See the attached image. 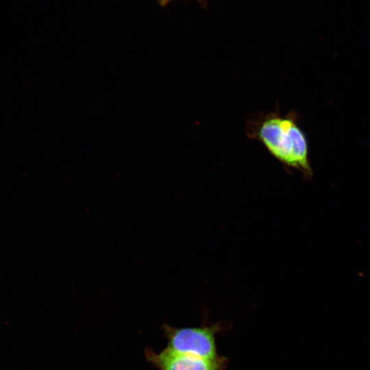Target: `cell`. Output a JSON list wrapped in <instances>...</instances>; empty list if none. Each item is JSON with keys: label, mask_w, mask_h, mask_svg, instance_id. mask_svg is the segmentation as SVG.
I'll return each mask as SVG.
<instances>
[{"label": "cell", "mask_w": 370, "mask_h": 370, "mask_svg": "<svg viewBox=\"0 0 370 370\" xmlns=\"http://www.w3.org/2000/svg\"><path fill=\"white\" fill-rule=\"evenodd\" d=\"M297 119L294 111L282 115L278 106L273 111L246 119L245 132L248 138L258 141L285 169L297 170L305 178H310L308 144Z\"/></svg>", "instance_id": "obj_1"}, {"label": "cell", "mask_w": 370, "mask_h": 370, "mask_svg": "<svg viewBox=\"0 0 370 370\" xmlns=\"http://www.w3.org/2000/svg\"><path fill=\"white\" fill-rule=\"evenodd\" d=\"M167 347L175 352L206 359H217L219 354L217 336L223 330L221 323L197 327L162 325Z\"/></svg>", "instance_id": "obj_2"}, {"label": "cell", "mask_w": 370, "mask_h": 370, "mask_svg": "<svg viewBox=\"0 0 370 370\" xmlns=\"http://www.w3.org/2000/svg\"><path fill=\"white\" fill-rule=\"evenodd\" d=\"M146 360L158 370H226L227 359H206L175 352L166 347L160 352L145 348Z\"/></svg>", "instance_id": "obj_3"}, {"label": "cell", "mask_w": 370, "mask_h": 370, "mask_svg": "<svg viewBox=\"0 0 370 370\" xmlns=\"http://www.w3.org/2000/svg\"><path fill=\"white\" fill-rule=\"evenodd\" d=\"M171 0H160L162 5H166L169 3Z\"/></svg>", "instance_id": "obj_4"}]
</instances>
